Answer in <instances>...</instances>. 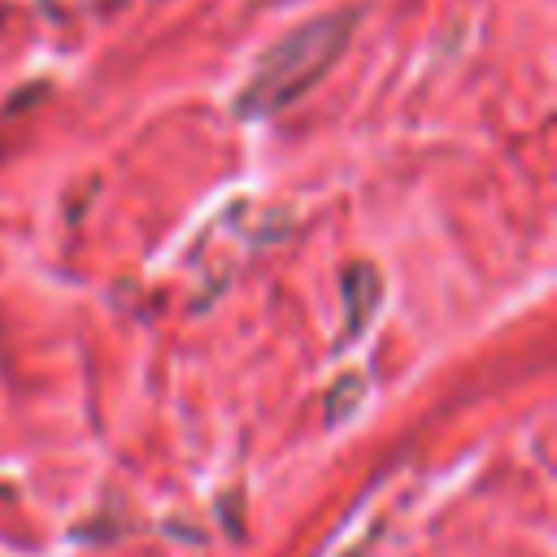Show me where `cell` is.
I'll use <instances>...</instances> for the list:
<instances>
[{
	"label": "cell",
	"instance_id": "6da1fadb",
	"mask_svg": "<svg viewBox=\"0 0 557 557\" xmlns=\"http://www.w3.org/2000/svg\"><path fill=\"white\" fill-rule=\"evenodd\" d=\"M348 35H352V13H331V17H313V22L296 26L261 57V65L244 83L235 109L244 117H265V113L287 109L339 61Z\"/></svg>",
	"mask_w": 557,
	"mask_h": 557
}]
</instances>
